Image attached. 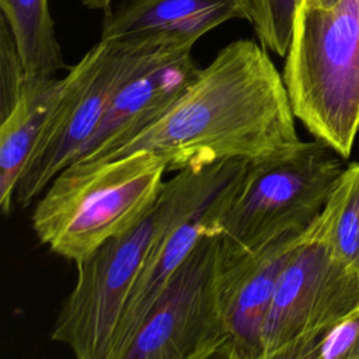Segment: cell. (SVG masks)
<instances>
[{
  "label": "cell",
  "instance_id": "obj_2",
  "mask_svg": "<svg viewBox=\"0 0 359 359\" xmlns=\"http://www.w3.org/2000/svg\"><path fill=\"white\" fill-rule=\"evenodd\" d=\"M247 163L226 160L185 168L164 181L154 206L137 224L76 264V283L62 303L50 339L70 348L79 359H109L122 309L156 240L219 202Z\"/></svg>",
  "mask_w": 359,
  "mask_h": 359
},
{
  "label": "cell",
  "instance_id": "obj_18",
  "mask_svg": "<svg viewBox=\"0 0 359 359\" xmlns=\"http://www.w3.org/2000/svg\"><path fill=\"white\" fill-rule=\"evenodd\" d=\"M306 359H359V306L337 321Z\"/></svg>",
  "mask_w": 359,
  "mask_h": 359
},
{
  "label": "cell",
  "instance_id": "obj_15",
  "mask_svg": "<svg viewBox=\"0 0 359 359\" xmlns=\"http://www.w3.org/2000/svg\"><path fill=\"white\" fill-rule=\"evenodd\" d=\"M321 219L332 254L359 275V161L346 164Z\"/></svg>",
  "mask_w": 359,
  "mask_h": 359
},
{
  "label": "cell",
  "instance_id": "obj_9",
  "mask_svg": "<svg viewBox=\"0 0 359 359\" xmlns=\"http://www.w3.org/2000/svg\"><path fill=\"white\" fill-rule=\"evenodd\" d=\"M304 231L285 233L252 250L230 247L220 237L223 359H262V331L269 304L278 279Z\"/></svg>",
  "mask_w": 359,
  "mask_h": 359
},
{
  "label": "cell",
  "instance_id": "obj_11",
  "mask_svg": "<svg viewBox=\"0 0 359 359\" xmlns=\"http://www.w3.org/2000/svg\"><path fill=\"white\" fill-rule=\"evenodd\" d=\"M229 191L213 206L203 209L189 219L172 226L156 240L122 309L119 324L112 341L109 359H123L129 344L140 330L150 309L167 286L177 268L192 250L196 240L205 231L215 229L216 213Z\"/></svg>",
  "mask_w": 359,
  "mask_h": 359
},
{
  "label": "cell",
  "instance_id": "obj_10",
  "mask_svg": "<svg viewBox=\"0 0 359 359\" xmlns=\"http://www.w3.org/2000/svg\"><path fill=\"white\" fill-rule=\"evenodd\" d=\"M195 43L175 41L154 55L115 94L98 128L73 161L100 160L158 119L185 91L196 70Z\"/></svg>",
  "mask_w": 359,
  "mask_h": 359
},
{
  "label": "cell",
  "instance_id": "obj_20",
  "mask_svg": "<svg viewBox=\"0 0 359 359\" xmlns=\"http://www.w3.org/2000/svg\"><path fill=\"white\" fill-rule=\"evenodd\" d=\"M335 1L337 0H302L300 3L309 7H328L332 6Z\"/></svg>",
  "mask_w": 359,
  "mask_h": 359
},
{
  "label": "cell",
  "instance_id": "obj_8",
  "mask_svg": "<svg viewBox=\"0 0 359 359\" xmlns=\"http://www.w3.org/2000/svg\"><path fill=\"white\" fill-rule=\"evenodd\" d=\"M220 236L205 231L150 309L123 359H223Z\"/></svg>",
  "mask_w": 359,
  "mask_h": 359
},
{
  "label": "cell",
  "instance_id": "obj_6",
  "mask_svg": "<svg viewBox=\"0 0 359 359\" xmlns=\"http://www.w3.org/2000/svg\"><path fill=\"white\" fill-rule=\"evenodd\" d=\"M321 140H300L271 157L248 161L220 205L215 229L238 250L303 231L324 209L346 164Z\"/></svg>",
  "mask_w": 359,
  "mask_h": 359
},
{
  "label": "cell",
  "instance_id": "obj_19",
  "mask_svg": "<svg viewBox=\"0 0 359 359\" xmlns=\"http://www.w3.org/2000/svg\"><path fill=\"white\" fill-rule=\"evenodd\" d=\"M77 1H80L87 8L102 10L104 13L111 10V3H112V0H77Z\"/></svg>",
  "mask_w": 359,
  "mask_h": 359
},
{
  "label": "cell",
  "instance_id": "obj_1",
  "mask_svg": "<svg viewBox=\"0 0 359 359\" xmlns=\"http://www.w3.org/2000/svg\"><path fill=\"white\" fill-rule=\"evenodd\" d=\"M266 50L252 39L230 42L158 119L100 160L150 150L167 171H181L290 149L300 142L296 116Z\"/></svg>",
  "mask_w": 359,
  "mask_h": 359
},
{
  "label": "cell",
  "instance_id": "obj_17",
  "mask_svg": "<svg viewBox=\"0 0 359 359\" xmlns=\"http://www.w3.org/2000/svg\"><path fill=\"white\" fill-rule=\"evenodd\" d=\"M28 70L24 67L13 34L0 17V118H4L17 102Z\"/></svg>",
  "mask_w": 359,
  "mask_h": 359
},
{
  "label": "cell",
  "instance_id": "obj_12",
  "mask_svg": "<svg viewBox=\"0 0 359 359\" xmlns=\"http://www.w3.org/2000/svg\"><path fill=\"white\" fill-rule=\"evenodd\" d=\"M252 0H129L104 14L101 38L167 34L195 43L217 25L251 22Z\"/></svg>",
  "mask_w": 359,
  "mask_h": 359
},
{
  "label": "cell",
  "instance_id": "obj_4",
  "mask_svg": "<svg viewBox=\"0 0 359 359\" xmlns=\"http://www.w3.org/2000/svg\"><path fill=\"white\" fill-rule=\"evenodd\" d=\"M283 83L296 119L344 158L359 130V0L297 7Z\"/></svg>",
  "mask_w": 359,
  "mask_h": 359
},
{
  "label": "cell",
  "instance_id": "obj_7",
  "mask_svg": "<svg viewBox=\"0 0 359 359\" xmlns=\"http://www.w3.org/2000/svg\"><path fill=\"white\" fill-rule=\"evenodd\" d=\"M358 306L359 275L332 254L320 213L278 279L262 331V359H306Z\"/></svg>",
  "mask_w": 359,
  "mask_h": 359
},
{
  "label": "cell",
  "instance_id": "obj_5",
  "mask_svg": "<svg viewBox=\"0 0 359 359\" xmlns=\"http://www.w3.org/2000/svg\"><path fill=\"white\" fill-rule=\"evenodd\" d=\"M175 41L185 39L167 34H132L101 38L90 48L62 77L57 97L20 177L14 202L27 208L39 198L50 181L77 158L119 88Z\"/></svg>",
  "mask_w": 359,
  "mask_h": 359
},
{
  "label": "cell",
  "instance_id": "obj_16",
  "mask_svg": "<svg viewBox=\"0 0 359 359\" xmlns=\"http://www.w3.org/2000/svg\"><path fill=\"white\" fill-rule=\"evenodd\" d=\"M302 0H252L251 24L259 43L285 57L292 41L296 11Z\"/></svg>",
  "mask_w": 359,
  "mask_h": 359
},
{
  "label": "cell",
  "instance_id": "obj_3",
  "mask_svg": "<svg viewBox=\"0 0 359 359\" xmlns=\"http://www.w3.org/2000/svg\"><path fill=\"white\" fill-rule=\"evenodd\" d=\"M167 165L150 150L63 168L35 203L31 226L50 252L79 264L154 206Z\"/></svg>",
  "mask_w": 359,
  "mask_h": 359
},
{
  "label": "cell",
  "instance_id": "obj_14",
  "mask_svg": "<svg viewBox=\"0 0 359 359\" xmlns=\"http://www.w3.org/2000/svg\"><path fill=\"white\" fill-rule=\"evenodd\" d=\"M0 10L28 72L55 74L65 67L48 0H0Z\"/></svg>",
  "mask_w": 359,
  "mask_h": 359
},
{
  "label": "cell",
  "instance_id": "obj_13",
  "mask_svg": "<svg viewBox=\"0 0 359 359\" xmlns=\"http://www.w3.org/2000/svg\"><path fill=\"white\" fill-rule=\"evenodd\" d=\"M62 79L28 72L11 111L0 118V208L8 215L20 177L41 136L60 90Z\"/></svg>",
  "mask_w": 359,
  "mask_h": 359
}]
</instances>
